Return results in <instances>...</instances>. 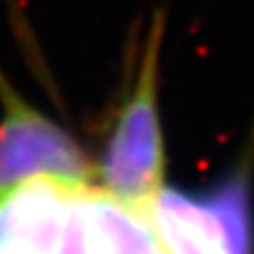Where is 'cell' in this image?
Here are the masks:
<instances>
[{"label": "cell", "mask_w": 254, "mask_h": 254, "mask_svg": "<svg viewBox=\"0 0 254 254\" xmlns=\"http://www.w3.org/2000/svg\"><path fill=\"white\" fill-rule=\"evenodd\" d=\"M161 36L163 19L157 17L136 83L115 117L98 165V187L133 212H140L165 187V148L157 102Z\"/></svg>", "instance_id": "6da1fadb"}, {"label": "cell", "mask_w": 254, "mask_h": 254, "mask_svg": "<svg viewBox=\"0 0 254 254\" xmlns=\"http://www.w3.org/2000/svg\"><path fill=\"white\" fill-rule=\"evenodd\" d=\"M138 214L163 254H252L254 250L250 190L237 176L203 195L165 185Z\"/></svg>", "instance_id": "7a4b0ae2"}, {"label": "cell", "mask_w": 254, "mask_h": 254, "mask_svg": "<svg viewBox=\"0 0 254 254\" xmlns=\"http://www.w3.org/2000/svg\"><path fill=\"white\" fill-rule=\"evenodd\" d=\"M87 185L41 176L0 190V254H58L70 210Z\"/></svg>", "instance_id": "3957f363"}]
</instances>
